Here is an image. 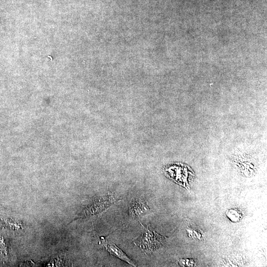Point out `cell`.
Masks as SVG:
<instances>
[{
  "label": "cell",
  "instance_id": "obj_4",
  "mask_svg": "<svg viewBox=\"0 0 267 267\" xmlns=\"http://www.w3.org/2000/svg\"><path fill=\"white\" fill-rule=\"evenodd\" d=\"M104 246L111 255L126 262L133 266H136L134 262L114 243H106L104 244Z\"/></svg>",
  "mask_w": 267,
  "mask_h": 267
},
{
  "label": "cell",
  "instance_id": "obj_3",
  "mask_svg": "<svg viewBox=\"0 0 267 267\" xmlns=\"http://www.w3.org/2000/svg\"><path fill=\"white\" fill-rule=\"evenodd\" d=\"M149 209L146 202L137 199L133 202L129 209V214L133 218H137L145 215Z\"/></svg>",
  "mask_w": 267,
  "mask_h": 267
},
{
  "label": "cell",
  "instance_id": "obj_2",
  "mask_svg": "<svg viewBox=\"0 0 267 267\" xmlns=\"http://www.w3.org/2000/svg\"><path fill=\"white\" fill-rule=\"evenodd\" d=\"M114 201V198L112 195L95 199L91 204L85 208L80 217L81 218L97 214L109 206Z\"/></svg>",
  "mask_w": 267,
  "mask_h": 267
},
{
  "label": "cell",
  "instance_id": "obj_1",
  "mask_svg": "<svg viewBox=\"0 0 267 267\" xmlns=\"http://www.w3.org/2000/svg\"><path fill=\"white\" fill-rule=\"evenodd\" d=\"M144 227V231L135 239L134 243L139 247L145 254L150 253L161 245V237L148 224Z\"/></svg>",
  "mask_w": 267,
  "mask_h": 267
},
{
  "label": "cell",
  "instance_id": "obj_5",
  "mask_svg": "<svg viewBox=\"0 0 267 267\" xmlns=\"http://www.w3.org/2000/svg\"><path fill=\"white\" fill-rule=\"evenodd\" d=\"M7 222L8 225H9L8 226H10L11 228L15 230H18L19 229L22 228V224L18 221L9 220V221H7Z\"/></svg>",
  "mask_w": 267,
  "mask_h": 267
}]
</instances>
